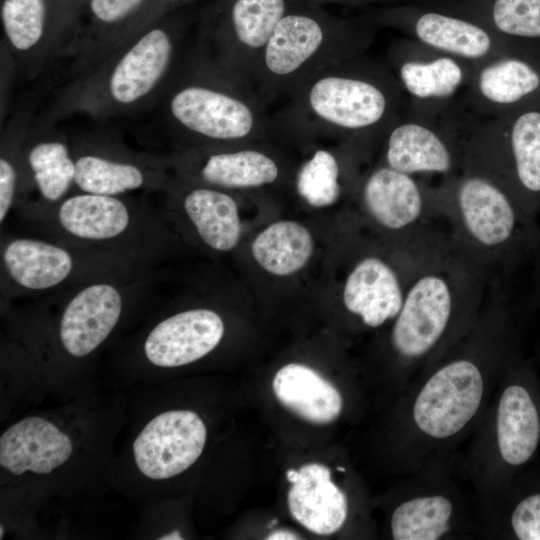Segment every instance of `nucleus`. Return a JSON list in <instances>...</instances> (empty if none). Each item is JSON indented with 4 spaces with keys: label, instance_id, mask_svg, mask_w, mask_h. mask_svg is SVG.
I'll use <instances>...</instances> for the list:
<instances>
[{
    "label": "nucleus",
    "instance_id": "nucleus-4",
    "mask_svg": "<svg viewBox=\"0 0 540 540\" xmlns=\"http://www.w3.org/2000/svg\"><path fill=\"white\" fill-rule=\"evenodd\" d=\"M451 249L488 282L510 280L528 262L539 225L495 181L472 168L435 184Z\"/></svg>",
    "mask_w": 540,
    "mask_h": 540
},
{
    "label": "nucleus",
    "instance_id": "nucleus-17",
    "mask_svg": "<svg viewBox=\"0 0 540 540\" xmlns=\"http://www.w3.org/2000/svg\"><path fill=\"white\" fill-rule=\"evenodd\" d=\"M77 191L101 195H130L162 191L169 181L168 166L157 154L136 153L123 144L97 136L71 143Z\"/></svg>",
    "mask_w": 540,
    "mask_h": 540
},
{
    "label": "nucleus",
    "instance_id": "nucleus-16",
    "mask_svg": "<svg viewBox=\"0 0 540 540\" xmlns=\"http://www.w3.org/2000/svg\"><path fill=\"white\" fill-rule=\"evenodd\" d=\"M151 275L108 277L63 291L58 337L71 357L92 354L116 328L128 302L147 294Z\"/></svg>",
    "mask_w": 540,
    "mask_h": 540
},
{
    "label": "nucleus",
    "instance_id": "nucleus-34",
    "mask_svg": "<svg viewBox=\"0 0 540 540\" xmlns=\"http://www.w3.org/2000/svg\"><path fill=\"white\" fill-rule=\"evenodd\" d=\"M28 116L18 115L2 135L0 152V224L3 225L23 193L25 169L22 143L29 130Z\"/></svg>",
    "mask_w": 540,
    "mask_h": 540
},
{
    "label": "nucleus",
    "instance_id": "nucleus-14",
    "mask_svg": "<svg viewBox=\"0 0 540 540\" xmlns=\"http://www.w3.org/2000/svg\"><path fill=\"white\" fill-rule=\"evenodd\" d=\"M386 63L405 97V112L440 119L463 112L474 65L409 37L390 43Z\"/></svg>",
    "mask_w": 540,
    "mask_h": 540
},
{
    "label": "nucleus",
    "instance_id": "nucleus-36",
    "mask_svg": "<svg viewBox=\"0 0 540 540\" xmlns=\"http://www.w3.org/2000/svg\"><path fill=\"white\" fill-rule=\"evenodd\" d=\"M171 4H173V0H158L150 17V24L157 22L165 8Z\"/></svg>",
    "mask_w": 540,
    "mask_h": 540
},
{
    "label": "nucleus",
    "instance_id": "nucleus-32",
    "mask_svg": "<svg viewBox=\"0 0 540 540\" xmlns=\"http://www.w3.org/2000/svg\"><path fill=\"white\" fill-rule=\"evenodd\" d=\"M455 14L510 38L540 42V0H466Z\"/></svg>",
    "mask_w": 540,
    "mask_h": 540
},
{
    "label": "nucleus",
    "instance_id": "nucleus-7",
    "mask_svg": "<svg viewBox=\"0 0 540 540\" xmlns=\"http://www.w3.org/2000/svg\"><path fill=\"white\" fill-rule=\"evenodd\" d=\"M181 44L178 29L155 22L68 84L43 124L75 113L100 120L142 108L175 76Z\"/></svg>",
    "mask_w": 540,
    "mask_h": 540
},
{
    "label": "nucleus",
    "instance_id": "nucleus-33",
    "mask_svg": "<svg viewBox=\"0 0 540 540\" xmlns=\"http://www.w3.org/2000/svg\"><path fill=\"white\" fill-rule=\"evenodd\" d=\"M343 166L328 149H317L298 170L296 189L310 206L321 208L335 204L343 193Z\"/></svg>",
    "mask_w": 540,
    "mask_h": 540
},
{
    "label": "nucleus",
    "instance_id": "nucleus-27",
    "mask_svg": "<svg viewBox=\"0 0 540 540\" xmlns=\"http://www.w3.org/2000/svg\"><path fill=\"white\" fill-rule=\"evenodd\" d=\"M5 46L27 70L58 55L51 0H1Z\"/></svg>",
    "mask_w": 540,
    "mask_h": 540
},
{
    "label": "nucleus",
    "instance_id": "nucleus-28",
    "mask_svg": "<svg viewBox=\"0 0 540 540\" xmlns=\"http://www.w3.org/2000/svg\"><path fill=\"white\" fill-rule=\"evenodd\" d=\"M483 539L540 540V470L531 465L483 507Z\"/></svg>",
    "mask_w": 540,
    "mask_h": 540
},
{
    "label": "nucleus",
    "instance_id": "nucleus-3",
    "mask_svg": "<svg viewBox=\"0 0 540 540\" xmlns=\"http://www.w3.org/2000/svg\"><path fill=\"white\" fill-rule=\"evenodd\" d=\"M273 113L280 131L329 134L373 145L405 111L386 61L366 53L338 62L300 84Z\"/></svg>",
    "mask_w": 540,
    "mask_h": 540
},
{
    "label": "nucleus",
    "instance_id": "nucleus-5",
    "mask_svg": "<svg viewBox=\"0 0 540 540\" xmlns=\"http://www.w3.org/2000/svg\"><path fill=\"white\" fill-rule=\"evenodd\" d=\"M14 211L28 234L103 252L155 269L164 246L157 210L131 195L77 191L53 204L20 199Z\"/></svg>",
    "mask_w": 540,
    "mask_h": 540
},
{
    "label": "nucleus",
    "instance_id": "nucleus-12",
    "mask_svg": "<svg viewBox=\"0 0 540 540\" xmlns=\"http://www.w3.org/2000/svg\"><path fill=\"white\" fill-rule=\"evenodd\" d=\"M463 154V167L498 183L536 221L540 212V109L470 119Z\"/></svg>",
    "mask_w": 540,
    "mask_h": 540
},
{
    "label": "nucleus",
    "instance_id": "nucleus-19",
    "mask_svg": "<svg viewBox=\"0 0 540 540\" xmlns=\"http://www.w3.org/2000/svg\"><path fill=\"white\" fill-rule=\"evenodd\" d=\"M286 12V0H232L202 43V55L220 70L251 85L260 56Z\"/></svg>",
    "mask_w": 540,
    "mask_h": 540
},
{
    "label": "nucleus",
    "instance_id": "nucleus-25",
    "mask_svg": "<svg viewBox=\"0 0 540 540\" xmlns=\"http://www.w3.org/2000/svg\"><path fill=\"white\" fill-rule=\"evenodd\" d=\"M22 157L25 182L19 199L35 192L37 197L31 200L53 204L69 195L75 181V161L64 134L43 124L29 128L22 143Z\"/></svg>",
    "mask_w": 540,
    "mask_h": 540
},
{
    "label": "nucleus",
    "instance_id": "nucleus-13",
    "mask_svg": "<svg viewBox=\"0 0 540 540\" xmlns=\"http://www.w3.org/2000/svg\"><path fill=\"white\" fill-rule=\"evenodd\" d=\"M360 198L371 221L398 245L430 248L449 242L435 185L426 180L381 163L362 179Z\"/></svg>",
    "mask_w": 540,
    "mask_h": 540
},
{
    "label": "nucleus",
    "instance_id": "nucleus-15",
    "mask_svg": "<svg viewBox=\"0 0 540 540\" xmlns=\"http://www.w3.org/2000/svg\"><path fill=\"white\" fill-rule=\"evenodd\" d=\"M469 120L463 112L431 119L404 111L381 140L383 164L423 180L437 176L441 181L458 174Z\"/></svg>",
    "mask_w": 540,
    "mask_h": 540
},
{
    "label": "nucleus",
    "instance_id": "nucleus-31",
    "mask_svg": "<svg viewBox=\"0 0 540 540\" xmlns=\"http://www.w3.org/2000/svg\"><path fill=\"white\" fill-rule=\"evenodd\" d=\"M313 239L303 225L295 221H278L263 230L253 241L252 254L267 272L291 275L302 269L313 252Z\"/></svg>",
    "mask_w": 540,
    "mask_h": 540
},
{
    "label": "nucleus",
    "instance_id": "nucleus-29",
    "mask_svg": "<svg viewBox=\"0 0 540 540\" xmlns=\"http://www.w3.org/2000/svg\"><path fill=\"white\" fill-rule=\"evenodd\" d=\"M272 388L277 400L303 420L326 425L343 412L341 392L317 371L299 363H290L275 374Z\"/></svg>",
    "mask_w": 540,
    "mask_h": 540
},
{
    "label": "nucleus",
    "instance_id": "nucleus-23",
    "mask_svg": "<svg viewBox=\"0 0 540 540\" xmlns=\"http://www.w3.org/2000/svg\"><path fill=\"white\" fill-rule=\"evenodd\" d=\"M224 332L223 319L216 311L188 309L158 322L146 336L143 350L147 360L155 366H184L212 352Z\"/></svg>",
    "mask_w": 540,
    "mask_h": 540
},
{
    "label": "nucleus",
    "instance_id": "nucleus-8",
    "mask_svg": "<svg viewBox=\"0 0 540 540\" xmlns=\"http://www.w3.org/2000/svg\"><path fill=\"white\" fill-rule=\"evenodd\" d=\"M169 125L195 147L230 145L281 132L254 88L213 65L202 54L169 83Z\"/></svg>",
    "mask_w": 540,
    "mask_h": 540
},
{
    "label": "nucleus",
    "instance_id": "nucleus-10",
    "mask_svg": "<svg viewBox=\"0 0 540 540\" xmlns=\"http://www.w3.org/2000/svg\"><path fill=\"white\" fill-rule=\"evenodd\" d=\"M404 476L388 514L391 539H483L482 503L461 472L459 453Z\"/></svg>",
    "mask_w": 540,
    "mask_h": 540
},
{
    "label": "nucleus",
    "instance_id": "nucleus-24",
    "mask_svg": "<svg viewBox=\"0 0 540 540\" xmlns=\"http://www.w3.org/2000/svg\"><path fill=\"white\" fill-rule=\"evenodd\" d=\"M291 487L287 503L292 518L317 535H332L346 524L350 502L346 492L331 479V470L307 463L286 472Z\"/></svg>",
    "mask_w": 540,
    "mask_h": 540
},
{
    "label": "nucleus",
    "instance_id": "nucleus-2",
    "mask_svg": "<svg viewBox=\"0 0 540 540\" xmlns=\"http://www.w3.org/2000/svg\"><path fill=\"white\" fill-rule=\"evenodd\" d=\"M489 284L451 246L410 283L387 335L386 385L398 396L431 362L475 325Z\"/></svg>",
    "mask_w": 540,
    "mask_h": 540
},
{
    "label": "nucleus",
    "instance_id": "nucleus-22",
    "mask_svg": "<svg viewBox=\"0 0 540 540\" xmlns=\"http://www.w3.org/2000/svg\"><path fill=\"white\" fill-rule=\"evenodd\" d=\"M163 158L189 181L223 190L269 185L280 173L276 160L256 148L199 146Z\"/></svg>",
    "mask_w": 540,
    "mask_h": 540
},
{
    "label": "nucleus",
    "instance_id": "nucleus-18",
    "mask_svg": "<svg viewBox=\"0 0 540 540\" xmlns=\"http://www.w3.org/2000/svg\"><path fill=\"white\" fill-rule=\"evenodd\" d=\"M464 107L481 118L540 109V42L521 40L512 51L474 66Z\"/></svg>",
    "mask_w": 540,
    "mask_h": 540
},
{
    "label": "nucleus",
    "instance_id": "nucleus-6",
    "mask_svg": "<svg viewBox=\"0 0 540 540\" xmlns=\"http://www.w3.org/2000/svg\"><path fill=\"white\" fill-rule=\"evenodd\" d=\"M540 448V378L535 360L524 358L504 375L459 465L481 500L496 499L527 469Z\"/></svg>",
    "mask_w": 540,
    "mask_h": 540
},
{
    "label": "nucleus",
    "instance_id": "nucleus-20",
    "mask_svg": "<svg viewBox=\"0 0 540 540\" xmlns=\"http://www.w3.org/2000/svg\"><path fill=\"white\" fill-rule=\"evenodd\" d=\"M381 19L407 37L474 66L512 51L522 40L502 35L475 20L436 10L403 8L385 13Z\"/></svg>",
    "mask_w": 540,
    "mask_h": 540
},
{
    "label": "nucleus",
    "instance_id": "nucleus-11",
    "mask_svg": "<svg viewBox=\"0 0 540 540\" xmlns=\"http://www.w3.org/2000/svg\"><path fill=\"white\" fill-rule=\"evenodd\" d=\"M1 296L56 294L108 277L155 270L126 258L27 235L1 234Z\"/></svg>",
    "mask_w": 540,
    "mask_h": 540
},
{
    "label": "nucleus",
    "instance_id": "nucleus-21",
    "mask_svg": "<svg viewBox=\"0 0 540 540\" xmlns=\"http://www.w3.org/2000/svg\"><path fill=\"white\" fill-rule=\"evenodd\" d=\"M207 438L203 420L190 410H170L154 417L133 443L135 463L148 478H172L192 466Z\"/></svg>",
    "mask_w": 540,
    "mask_h": 540
},
{
    "label": "nucleus",
    "instance_id": "nucleus-35",
    "mask_svg": "<svg viewBox=\"0 0 540 540\" xmlns=\"http://www.w3.org/2000/svg\"><path fill=\"white\" fill-rule=\"evenodd\" d=\"M266 539L268 540H292V539H300V537L290 531V530H286V529H280V530H276L272 533H270Z\"/></svg>",
    "mask_w": 540,
    "mask_h": 540
},
{
    "label": "nucleus",
    "instance_id": "nucleus-26",
    "mask_svg": "<svg viewBox=\"0 0 540 540\" xmlns=\"http://www.w3.org/2000/svg\"><path fill=\"white\" fill-rule=\"evenodd\" d=\"M72 451L70 437L39 416L16 422L0 437V465L13 475L26 471L49 474L64 464Z\"/></svg>",
    "mask_w": 540,
    "mask_h": 540
},
{
    "label": "nucleus",
    "instance_id": "nucleus-38",
    "mask_svg": "<svg viewBox=\"0 0 540 540\" xmlns=\"http://www.w3.org/2000/svg\"><path fill=\"white\" fill-rule=\"evenodd\" d=\"M3 530H4L3 526H0V539L3 538Z\"/></svg>",
    "mask_w": 540,
    "mask_h": 540
},
{
    "label": "nucleus",
    "instance_id": "nucleus-37",
    "mask_svg": "<svg viewBox=\"0 0 540 540\" xmlns=\"http://www.w3.org/2000/svg\"><path fill=\"white\" fill-rule=\"evenodd\" d=\"M160 540H182L183 537L178 530H175L169 534L163 535L159 538Z\"/></svg>",
    "mask_w": 540,
    "mask_h": 540
},
{
    "label": "nucleus",
    "instance_id": "nucleus-9",
    "mask_svg": "<svg viewBox=\"0 0 540 540\" xmlns=\"http://www.w3.org/2000/svg\"><path fill=\"white\" fill-rule=\"evenodd\" d=\"M373 28L287 10L260 56L251 86L268 107L282 101L320 70L365 54L375 37Z\"/></svg>",
    "mask_w": 540,
    "mask_h": 540
},
{
    "label": "nucleus",
    "instance_id": "nucleus-1",
    "mask_svg": "<svg viewBox=\"0 0 540 540\" xmlns=\"http://www.w3.org/2000/svg\"><path fill=\"white\" fill-rule=\"evenodd\" d=\"M525 317L510 281L489 286L473 328L397 396L391 457L407 475L460 452L501 379L524 356Z\"/></svg>",
    "mask_w": 540,
    "mask_h": 540
},
{
    "label": "nucleus",
    "instance_id": "nucleus-30",
    "mask_svg": "<svg viewBox=\"0 0 540 540\" xmlns=\"http://www.w3.org/2000/svg\"><path fill=\"white\" fill-rule=\"evenodd\" d=\"M184 190L179 195L180 206L202 242L219 252L234 249L239 242L241 222L232 196L223 189L200 183L188 184Z\"/></svg>",
    "mask_w": 540,
    "mask_h": 540
}]
</instances>
